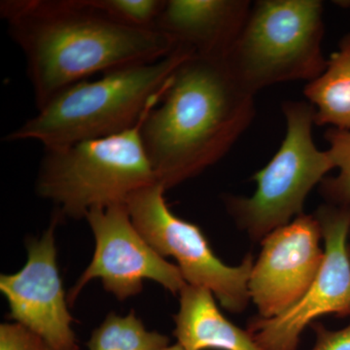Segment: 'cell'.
Returning a JSON list of instances; mask_svg holds the SVG:
<instances>
[{"label":"cell","mask_w":350,"mask_h":350,"mask_svg":"<svg viewBox=\"0 0 350 350\" xmlns=\"http://www.w3.org/2000/svg\"><path fill=\"white\" fill-rule=\"evenodd\" d=\"M0 16L24 55L36 109L91 76L152 63L176 49L158 29L120 24L89 0H4Z\"/></svg>","instance_id":"6da1fadb"},{"label":"cell","mask_w":350,"mask_h":350,"mask_svg":"<svg viewBox=\"0 0 350 350\" xmlns=\"http://www.w3.org/2000/svg\"><path fill=\"white\" fill-rule=\"evenodd\" d=\"M255 114L254 94L239 84L225 59L189 57L142 125L157 180L169 190L215 165Z\"/></svg>","instance_id":"7a4b0ae2"},{"label":"cell","mask_w":350,"mask_h":350,"mask_svg":"<svg viewBox=\"0 0 350 350\" xmlns=\"http://www.w3.org/2000/svg\"><path fill=\"white\" fill-rule=\"evenodd\" d=\"M192 56L189 51L176 48L158 61L77 83L7 133L3 142L31 140L51 149L129 130L160 103L176 69Z\"/></svg>","instance_id":"3957f363"},{"label":"cell","mask_w":350,"mask_h":350,"mask_svg":"<svg viewBox=\"0 0 350 350\" xmlns=\"http://www.w3.org/2000/svg\"><path fill=\"white\" fill-rule=\"evenodd\" d=\"M149 112L133 128L110 137L44 149L36 192L59 217L86 218L93 208L126 204L157 177L142 139Z\"/></svg>","instance_id":"277c9868"},{"label":"cell","mask_w":350,"mask_h":350,"mask_svg":"<svg viewBox=\"0 0 350 350\" xmlns=\"http://www.w3.org/2000/svg\"><path fill=\"white\" fill-rule=\"evenodd\" d=\"M319 0H258L225 57L232 75L252 94L280 83L312 81L327 66Z\"/></svg>","instance_id":"5b68a950"},{"label":"cell","mask_w":350,"mask_h":350,"mask_svg":"<svg viewBox=\"0 0 350 350\" xmlns=\"http://www.w3.org/2000/svg\"><path fill=\"white\" fill-rule=\"evenodd\" d=\"M286 133L278 150L256 172L251 197L228 196V211L241 229L259 241L303 214L310 191L335 169L328 150L317 148L312 137L314 108L305 101H285Z\"/></svg>","instance_id":"8992f818"},{"label":"cell","mask_w":350,"mask_h":350,"mask_svg":"<svg viewBox=\"0 0 350 350\" xmlns=\"http://www.w3.org/2000/svg\"><path fill=\"white\" fill-rule=\"evenodd\" d=\"M165 191L157 182L129 198L126 206L133 225L161 256L176 260L187 284L209 290L229 312H243L251 300L252 255L237 267L221 261L199 226L170 211Z\"/></svg>","instance_id":"52a82bcc"},{"label":"cell","mask_w":350,"mask_h":350,"mask_svg":"<svg viewBox=\"0 0 350 350\" xmlns=\"http://www.w3.org/2000/svg\"><path fill=\"white\" fill-rule=\"evenodd\" d=\"M86 219L96 248L91 264L69 290V305H75L83 288L96 278L121 301L139 294L144 280L159 283L174 295L187 285L178 267L161 256L138 232L126 204L96 207Z\"/></svg>","instance_id":"ba28073f"},{"label":"cell","mask_w":350,"mask_h":350,"mask_svg":"<svg viewBox=\"0 0 350 350\" xmlns=\"http://www.w3.org/2000/svg\"><path fill=\"white\" fill-rule=\"evenodd\" d=\"M325 241L323 262L306 293L278 317H257L248 324V334L260 350H296L306 326L323 315L350 314V259L347 239L350 206L328 204L314 214Z\"/></svg>","instance_id":"9c48e42d"},{"label":"cell","mask_w":350,"mask_h":350,"mask_svg":"<svg viewBox=\"0 0 350 350\" xmlns=\"http://www.w3.org/2000/svg\"><path fill=\"white\" fill-rule=\"evenodd\" d=\"M59 218L55 214L40 239L27 241V262L18 273L1 275L0 290L8 301L9 319L38 334L52 350H79L57 264Z\"/></svg>","instance_id":"30bf717a"},{"label":"cell","mask_w":350,"mask_h":350,"mask_svg":"<svg viewBox=\"0 0 350 350\" xmlns=\"http://www.w3.org/2000/svg\"><path fill=\"white\" fill-rule=\"evenodd\" d=\"M321 238L319 219L303 213L262 239L248 285L260 317L282 314L306 293L323 262Z\"/></svg>","instance_id":"8fae6325"},{"label":"cell","mask_w":350,"mask_h":350,"mask_svg":"<svg viewBox=\"0 0 350 350\" xmlns=\"http://www.w3.org/2000/svg\"><path fill=\"white\" fill-rule=\"evenodd\" d=\"M251 7L248 0H165L156 29L193 56L225 59Z\"/></svg>","instance_id":"7c38bea8"},{"label":"cell","mask_w":350,"mask_h":350,"mask_svg":"<svg viewBox=\"0 0 350 350\" xmlns=\"http://www.w3.org/2000/svg\"><path fill=\"white\" fill-rule=\"evenodd\" d=\"M179 295L174 335L184 349L260 350L247 331L221 313L209 290L187 284Z\"/></svg>","instance_id":"4fadbf2b"},{"label":"cell","mask_w":350,"mask_h":350,"mask_svg":"<svg viewBox=\"0 0 350 350\" xmlns=\"http://www.w3.org/2000/svg\"><path fill=\"white\" fill-rule=\"evenodd\" d=\"M304 94L314 108V123L350 130V33L327 59L325 70L306 83Z\"/></svg>","instance_id":"5bb4252c"},{"label":"cell","mask_w":350,"mask_h":350,"mask_svg":"<svg viewBox=\"0 0 350 350\" xmlns=\"http://www.w3.org/2000/svg\"><path fill=\"white\" fill-rule=\"evenodd\" d=\"M170 338L156 331H148L133 310L126 317L109 313L92 334L89 350H163Z\"/></svg>","instance_id":"9a60e30c"},{"label":"cell","mask_w":350,"mask_h":350,"mask_svg":"<svg viewBox=\"0 0 350 350\" xmlns=\"http://www.w3.org/2000/svg\"><path fill=\"white\" fill-rule=\"evenodd\" d=\"M325 138L327 150L338 174L324 178L320 192L333 206H350V130L332 128L326 131Z\"/></svg>","instance_id":"2e32d148"},{"label":"cell","mask_w":350,"mask_h":350,"mask_svg":"<svg viewBox=\"0 0 350 350\" xmlns=\"http://www.w3.org/2000/svg\"><path fill=\"white\" fill-rule=\"evenodd\" d=\"M165 0H89L110 19L128 27L156 29Z\"/></svg>","instance_id":"e0dca14e"},{"label":"cell","mask_w":350,"mask_h":350,"mask_svg":"<svg viewBox=\"0 0 350 350\" xmlns=\"http://www.w3.org/2000/svg\"><path fill=\"white\" fill-rule=\"evenodd\" d=\"M0 350H52L40 336L18 323L0 325Z\"/></svg>","instance_id":"ac0fdd59"},{"label":"cell","mask_w":350,"mask_h":350,"mask_svg":"<svg viewBox=\"0 0 350 350\" xmlns=\"http://www.w3.org/2000/svg\"><path fill=\"white\" fill-rule=\"evenodd\" d=\"M317 342L312 350H350V325L340 331H330L320 323H313Z\"/></svg>","instance_id":"d6986e66"},{"label":"cell","mask_w":350,"mask_h":350,"mask_svg":"<svg viewBox=\"0 0 350 350\" xmlns=\"http://www.w3.org/2000/svg\"><path fill=\"white\" fill-rule=\"evenodd\" d=\"M163 350H185V349H184L183 347H182L180 345L176 344L174 345H172V347H165V349H163Z\"/></svg>","instance_id":"ffe728a7"},{"label":"cell","mask_w":350,"mask_h":350,"mask_svg":"<svg viewBox=\"0 0 350 350\" xmlns=\"http://www.w3.org/2000/svg\"><path fill=\"white\" fill-rule=\"evenodd\" d=\"M347 250H349V259H350V245H349V247H347Z\"/></svg>","instance_id":"44dd1931"}]
</instances>
